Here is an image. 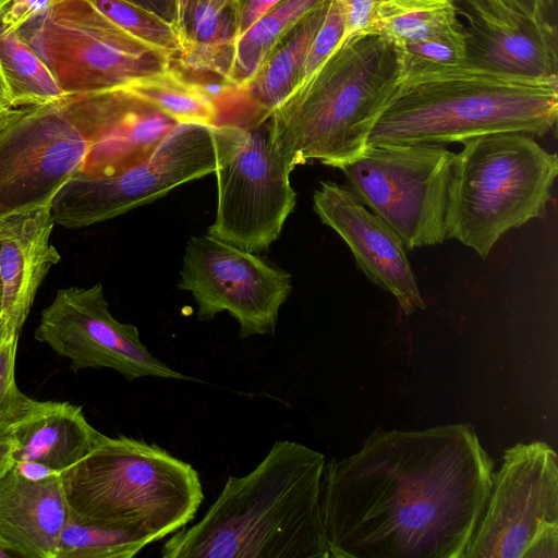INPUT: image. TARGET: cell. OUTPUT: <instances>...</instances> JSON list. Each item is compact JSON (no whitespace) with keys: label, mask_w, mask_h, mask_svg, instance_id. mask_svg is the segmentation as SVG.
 I'll list each match as a JSON object with an SVG mask.
<instances>
[{"label":"cell","mask_w":558,"mask_h":558,"mask_svg":"<svg viewBox=\"0 0 558 558\" xmlns=\"http://www.w3.org/2000/svg\"><path fill=\"white\" fill-rule=\"evenodd\" d=\"M493 472L471 424L375 429L356 453L325 463L330 558H463Z\"/></svg>","instance_id":"6da1fadb"},{"label":"cell","mask_w":558,"mask_h":558,"mask_svg":"<svg viewBox=\"0 0 558 558\" xmlns=\"http://www.w3.org/2000/svg\"><path fill=\"white\" fill-rule=\"evenodd\" d=\"M323 453L276 441L246 475L229 476L205 515L170 535L162 558H330L322 515Z\"/></svg>","instance_id":"7a4b0ae2"},{"label":"cell","mask_w":558,"mask_h":558,"mask_svg":"<svg viewBox=\"0 0 558 558\" xmlns=\"http://www.w3.org/2000/svg\"><path fill=\"white\" fill-rule=\"evenodd\" d=\"M558 117V76L508 74L468 60L398 72L368 145L463 143L504 132L543 136Z\"/></svg>","instance_id":"3957f363"},{"label":"cell","mask_w":558,"mask_h":558,"mask_svg":"<svg viewBox=\"0 0 558 558\" xmlns=\"http://www.w3.org/2000/svg\"><path fill=\"white\" fill-rule=\"evenodd\" d=\"M398 77L395 51L372 34L339 45L269 117L271 144L293 171L356 159Z\"/></svg>","instance_id":"277c9868"},{"label":"cell","mask_w":558,"mask_h":558,"mask_svg":"<svg viewBox=\"0 0 558 558\" xmlns=\"http://www.w3.org/2000/svg\"><path fill=\"white\" fill-rule=\"evenodd\" d=\"M60 478L70 518L148 545L187 526L204 500L198 472L189 462L124 435L101 434Z\"/></svg>","instance_id":"5b68a950"},{"label":"cell","mask_w":558,"mask_h":558,"mask_svg":"<svg viewBox=\"0 0 558 558\" xmlns=\"http://www.w3.org/2000/svg\"><path fill=\"white\" fill-rule=\"evenodd\" d=\"M463 144L448 189V239L486 258L507 231L545 216L558 159L533 136L518 132L486 134Z\"/></svg>","instance_id":"8992f818"},{"label":"cell","mask_w":558,"mask_h":558,"mask_svg":"<svg viewBox=\"0 0 558 558\" xmlns=\"http://www.w3.org/2000/svg\"><path fill=\"white\" fill-rule=\"evenodd\" d=\"M236 124H178L145 160L110 174L76 173L51 202L54 225L81 229L104 222L201 179L227 160Z\"/></svg>","instance_id":"52a82bcc"},{"label":"cell","mask_w":558,"mask_h":558,"mask_svg":"<svg viewBox=\"0 0 558 558\" xmlns=\"http://www.w3.org/2000/svg\"><path fill=\"white\" fill-rule=\"evenodd\" d=\"M64 95L120 87L172 66V54L132 36L89 0H54L19 32Z\"/></svg>","instance_id":"ba28073f"},{"label":"cell","mask_w":558,"mask_h":558,"mask_svg":"<svg viewBox=\"0 0 558 558\" xmlns=\"http://www.w3.org/2000/svg\"><path fill=\"white\" fill-rule=\"evenodd\" d=\"M454 156L438 144L368 145L340 170L357 199L396 231L407 250H413L448 239Z\"/></svg>","instance_id":"9c48e42d"},{"label":"cell","mask_w":558,"mask_h":558,"mask_svg":"<svg viewBox=\"0 0 558 558\" xmlns=\"http://www.w3.org/2000/svg\"><path fill=\"white\" fill-rule=\"evenodd\" d=\"M463 558H558V465L549 445L505 451Z\"/></svg>","instance_id":"30bf717a"},{"label":"cell","mask_w":558,"mask_h":558,"mask_svg":"<svg viewBox=\"0 0 558 558\" xmlns=\"http://www.w3.org/2000/svg\"><path fill=\"white\" fill-rule=\"evenodd\" d=\"M291 172L271 144L268 120L238 125L231 153L215 171L217 208L207 234L251 253L268 250L296 204Z\"/></svg>","instance_id":"8fae6325"},{"label":"cell","mask_w":558,"mask_h":558,"mask_svg":"<svg viewBox=\"0 0 558 558\" xmlns=\"http://www.w3.org/2000/svg\"><path fill=\"white\" fill-rule=\"evenodd\" d=\"M178 288L192 294L199 320L228 312L243 339L275 333L293 290L288 271L209 234L189 240Z\"/></svg>","instance_id":"7c38bea8"},{"label":"cell","mask_w":558,"mask_h":558,"mask_svg":"<svg viewBox=\"0 0 558 558\" xmlns=\"http://www.w3.org/2000/svg\"><path fill=\"white\" fill-rule=\"evenodd\" d=\"M61 99L19 107L0 129V218L51 204L82 171L90 142Z\"/></svg>","instance_id":"4fadbf2b"},{"label":"cell","mask_w":558,"mask_h":558,"mask_svg":"<svg viewBox=\"0 0 558 558\" xmlns=\"http://www.w3.org/2000/svg\"><path fill=\"white\" fill-rule=\"evenodd\" d=\"M34 337L66 357L73 372L109 368L128 380H195L154 356L141 341L135 325L113 317L100 282L59 289L41 311Z\"/></svg>","instance_id":"5bb4252c"},{"label":"cell","mask_w":558,"mask_h":558,"mask_svg":"<svg viewBox=\"0 0 558 558\" xmlns=\"http://www.w3.org/2000/svg\"><path fill=\"white\" fill-rule=\"evenodd\" d=\"M313 208L320 221L348 244L357 267L392 294L405 315L426 307L400 236L367 210L349 187L320 182L313 195Z\"/></svg>","instance_id":"9a60e30c"},{"label":"cell","mask_w":558,"mask_h":558,"mask_svg":"<svg viewBox=\"0 0 558 558\" xmlns=\"http://www.w3.org/2000/svg\"><path fill=\"white\" fill-rule=\"evenodd\" d=\"M90 141L81 173L110 174L147 159L180 123L118 88L65 95Z\"/></svg>","instance_id":"2e32d148"},{"label":"cell","mask_w":558,"mask_h":558,"mask_svg":"<svg viewBox=\"0 0 558 558\" xmlns=\"http://www.w3.org/2000/svg\"><path fill=\"white\" fill-rule=\"evenodd\" d=\"M51 204L0 218L2 314L21 331L35 296L61 255L50 242Z\"/></svg>","instance_id":"e0dca14e"},{"label":"cell","mask_w":558,"mask_h":558,"mask_svg":"<svg viewBox=\"0 0 558 558\" xmlns=\"http://www.w3.org/2000/svg\"><path fill=\"white\" fill-rule=\"evenodd\" d=\"M69 520L60 473L33 481L13 465L0 478V548L10 556L57 558Z\"/></svg>","instance_id":"ac0fdd59"},{"label":"cell","mask_w":558,"mask_h":558,"mask_svg":"<svg viewBox=\"0 0 558 558\" xmlns=\"http://www.w3.org/2000/svg\"><path fill=\"white\" fill-rule=\"evenodd\" d=\"M15 462H37L62 472L83 459L101 436L81 405L38 401L24 395L9 416Z\"/></svg>","instance_id":"d6986e66"},{"label":"cell","mask_w":558,"mask_h":558,"mask_svg":"<svg viewBox=\"0 0 558 558\" xmlns=\"http://www.w3.org/2000/svg\"><path fill=\"white\" fill-rule=\"evenodd\" d=\"M461 13L465 60L508 74L557 76V33L550 21L501 28L487 25L471 9Z\"/></svg>","instance_id":"ffe728a7"},{"label":"cell","mask_w":558,"mask_h":558,"mask_svg":"<svg viewBox=\"0 0 558 558\" xmlns=\"http://www.w3.org/2000/svg\"><path fill=\"white\" fill-rule=\"evenodd\" d=\"M327 3L328 0L302 20L252 80L242 89L231 93L242 96L253 109L246 125L266 122L299 85L306 52L324 20Z\"/></svg>","instance_id":"44dd1931"},{"label":"cell","mask_w":558,"mask_h":558,"mask_svg":"<svg viewBox=\"0 0 558 558\" xmlns=\"http://www.w3.org/2000/svg\"><path fill=\"white\" fill-rule=\"evenodd\" d=\"M116 88L180 124L220 122V107L210 86L189 80L172 66Z\"/></svg>","instance_id":"7402d4cb"},{"label":"cell","mask_w":558,"mask_h":558,"mask_svg":"<svg viewBox=\"0 0 558 558\" xmlns=\"http://www.w3.org/2000/svg\"><path fill=\"white\" fill-rule=\"evenodd\" d=\"M327 0H283L234 38L230 66L222 84L229 94L242 89L283 38Z\"/></svg>","instance_id":"603a6c76"},{"label":"cell","mask_w":558,"mask_h":558,"mask_svg":"<svg viewBox=\"0 0 558 558\" xmlns=\"http://www.w3.org/2000/svg\"><path fill=\"white\" fill-rule=\"evenodd\" d=\"M231 10H218L206 0L191 10L184 24L183 49L177 57L182 69L213 72L225 78L235 38Z\"/></svg>","instance_id":"cb8c5ba5"},{"label":"cell","mask_w":558,"mask_h":558,"mask_svg":"<svg viewBox=\"0 0 558 558\" xmlns=\"http://www.w3.org/2000/svg\"><path fill=\"white\" fill-rule=\"evenodd\" d=\"M454 0H381L377 34L393 50L461 27Z\"/></svg>","instance_id":"d4e9b609"},{"label":"cell","mask_w":558,"mask_h":558,"mask_svg":"<svg viewBox=\"0 0 558 558\" xmlns=\"http://www.w3.org/2000/svg\"><path fill=\"white\" fill-rule=\"evenodd\" d=\"M0 65L12 107L56 102L64 96L49 68L19 33H0Z\"/></svg>","instance_id":"484cf974"},{"label":"cell","mask_w":558,"mask_h":558,"mask_svg":"<svg viewBox=\"0 0 558 558\" xmlns=\"http://www.w3.org/2000/svg\"><path fill=\"white\" fill-rule=\"evenodd\" d=\"M102 14L137 39L172 54L183 49L173 22L133 0H89Z\"/></svg>","instance_id":"4316f807"},{"label":"cell","mask_w":558,"mask_h":558,"mask_svg":"<svg viewBox=\"0 0 558 558\" xmlns=\"http://www.w3.org/2000/svg\"><path fill=\"white\" fill-rule=\"evenodd\" d=\"M147 545L133 535L70 518L57 558H132Z\"/></svg>","instance_id":"83f0119b"},{"label":"cell","mask_w":558,"mask_h":558,"mask_svg":"<svg viewBox=\"0 0 558 558\" xmlns=\"http://www.w3.org/2000/svg\"><path fill=\"white\" fill-rule=\"evenodd\" d=\"M462 1L487 25L501 28L550 21V13L554 10V0Z\"/></svg>","instance_id":"f1b7e54d"},{"label":"cell","mask_w":558,"mask_h":558,"mask_svg":"<svg viewBox=\"0 0 558 558\" xmlns=\"http://www.w3.org/2000/svg\"><path fill=\"white\" fill-rule=\"evenodd\" d=\"M393 51L398 72L422 65L461 63L466 59L463 25Z\"/></svg>","instance_id":"f546056e"},{"label":"cell","mask_w":558,"mask_h":558,"mask_svg":"<svg viewBox=\"0 0 558 558\" xmlns=\"http://www.w3.org/2000/svg\"><path fill=\"white\" fill-rule=\"evenodd\" d=\"M344 29V17L340 8L335 0H328L324 20L306 52L299 85L318 69L339 46Z\"/></svg>","instance_id":"4dcf8cb0"},{"label":"cell","mask_w":558,"mask_h":558,"mask_svg":"<svg viewBox=\"0 0 558 558\" xmlns=\"http://www.w3.org/2000/svg\"><path fill=\"white\" fill-rule=\"evenodd\" d=\"M344 17V35L339 45L377 34V13L381 0H335Z\"/></svg>","instance_id":"1f68e13d"},{"label":"cell","mask_w":558,"mask_h":558,"mask_svg":"<svg viewBox=\"0 0 558 558\" xmlns=\"http://www.w3.org/2000/svg\"><path fill=\"white\" fill-rule=\"evenodd\" d=\"M19 335L14 336L0 352V421L8 418L25 393L15 380V363Z\"/></svg>","instance_id":"d6a6232c"},{"label":"cell","mask_w":558,"mask_h":558,"mask_svg":"<svg viewBox=\"0 0 558 558\" xmlns=\"http://www.w3.org/2000/svg\"><path fill=\"white\" fill-rule=\"evenodd\" d=\"M54 0H0V33H17Z\"/></svg>","instance_id":"836d02e7"},{"label":"cell","mask_w":558,"mask_h":558,"mask_svg":"<svg viewBox=\"0 0 558 558\" xmlns=\"http://www.w3.org/2000/svg\"><path fill=\"white\" fill-rule=\"evenodd\" d=\"M283 0H239L233 9L235 37Z\"/></svg>","instance_id":"e575fe53"},{"label":"cell","mask_w":558,"mask_h":558,"mask_svg":"<svg viewBox=\"0 0 558 558\" xmlns=\"http://www.w3.org/2000/svg\"><path fill=\"white\" fill-rule=\"evenodd\" d=\"M15 438L9 417L0 421V478L14 465Z\"/></svg>","instance_id":"d590c367"},{"label":"cell","mask_w":558,"mask_h":558,"mask_svg":"<svg viewBox=\"0 0 558 558\" xmlns=\"http://www.w3.org/2000/svg\"><path fill=\"white\" fill-rule=\"evenodd\" d=\"M201 1L203 0H170L169 17L179 31L182 39L185 20L191 10Z\"/></svg>","instance_id":"8d00e7d4"},{"label":"cell","mask_w":558,"mask_h":558,"mask_svg":"<svg viewBox=\"0 0 558 558\" xmlns=\"http://www.w3.org/2000/svg\"><path fill=\"white\" fill-rule=\"evenodd\" d=\"M16 335H20V332L11 328L2 312H0V352L5 347V344Z\"/></svg>","instance_id":"74e56055"},{"label":"cell","mask_w":558,"mask_h":558,"mask_svg":"<svg viewBox=\"0 0 558 558\" xmlns=\"http://www.w3.org/2000/svg\"><path fill=\"white\" fill-rule=\"evenodd\" d=\"M135 2H140V0H133ZM143 1H146L145 3V7L151 11H155L156 13L161 14L160 12V8L162 7L165 9V12H166V15L167 17L170 20L169 17V8H170V4H169V0H143Z\"/></svg>","instance_id":"f35d334b"},{"label":"cell","mask_w":558,"mask_h":558,"mask_svg":"<svg viewBox=\"0 0 558 558\" xmlns=\"http://www.w3.org/2000/svg\"><path fill=\"white\" fill-rule=\"evenodd\" d=\"M15 109L8 101L0 99V129L8 122Z\"/></svg>","instance_id":"ab89813d"},{"label":"cell","mask_w":558,"mask_h":558,"mask_svg":"<svg viewBox=\"0 0 558 558\" xmlns=\"http://www.w3.org/2000/svg\"><path fill=\"white\" fill-rule=\"evenodd\" d=\"M218 10L234 9L239 0H206Z\"/></svg>","instance_id":"60d3db41"},{"label":"cell","mask_w":558,"mask_h":558,"mask_svg":"<svg viewBox=\"0 0 558 558\" xmlns=\"http://www.w3.org/2000/svg\"><path fill=\"white\" fill-rule=\"evenodd\" d=\"M0 99H3L9 102L8 86H7V82H5L1 65H0Z\"/></svg>","instance_id":"b9f144b4"},{"label":"cell","mask_w":558,"mask_h":558,"mask_svg":"<svg viewBox=\"0 0 558 558\" xmlns=\"http://www.w3.org/2000/svg\"><path fill=\"white\" fill-rule=\"evenodd\" d=\"M3 557H11L7 551H4L3 549L0 548V558H3Z\"/></svg>","instance_id":"7bdbcfd3"},{"label":"cell","mask_w":558,"mask_h":558,"mask_svg":"<svg viewBox=\"0 0 558 558\" xmlns=\"http://www.w3.org/2000/svg\"><path fill=\"white\" fill-rule=\"evenodd\" d=\"M1 300H2V288H1V283H0V312H2Z\"/></svg>","instance_id":"ee69618b"}]
</instances>
